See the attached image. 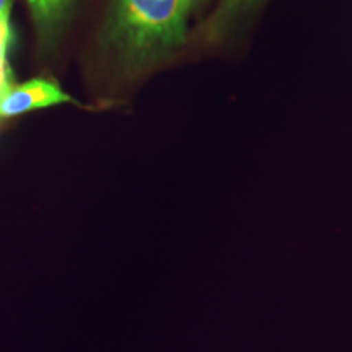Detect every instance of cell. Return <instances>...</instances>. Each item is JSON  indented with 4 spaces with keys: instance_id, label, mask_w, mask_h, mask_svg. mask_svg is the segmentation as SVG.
<instances>
[{
    "instance_id": "6da1fadb",
    "label": "cell",
    "mask_w": 352,
    "mask_h": 352,
    "mask_svg": "<svg viewBox=\"0 0 352 352\" xmlns=\"http://www.w3.org/2000/svg\"><path fill=\"white\" fill-rule=\"evenodd\" d=\"M192 0H109L104 38L131 67L157 63L186 38Z\"/></svg>"
},
{
    "instance_id": "7a4b0ae2",
    "label": "cell",
    "mask_w": 352,
    "mask_h": 352,
    "mask_svg": "<svg viewBox=\"0 0 352 352\" xmlns=\"http://www.w3.org/2000/svg\"><path fill=\"white\" fill-rule=\"evenodd\" d=\"M72 96L65 94L57 83L46 78H34L21 85H13L0 100V120L34 111L63 103H74Z\"/></svg>"
},
{
    "instance_id": "3957f363",
    "label": "cell",
    "mask_w": 352,
    "mask_h": 352,
    "mask_svg": "<svg viewBox=\"0 0 352 352\" xmlns=\"http://www.w3.org/2000/svg\"><path fill=\"white\" fill-rule=\"evenodd\" d=\"M74 0H26L38 32L44 38H52L63 28Z\"/></svg>"
},
{
    "instance_id": "277c9868",
    "label": "cell",
    "mask_w": 352,
    "mask_h": 352,
    "mask_svg": "<svg viewBox=\"0 0 352 352\" xmlns=\"http://www.w3.org/2000/svg\"><path fill=\"white\" fill-rule=\"evenodd\" d=\"M12 30L8 19H0V64L7 63V51L10 46Z\"/></svg>"
},
{
    "instance_id": "5b68a950",
    "label": "cell",
    "mask_w": 352,
    "mask_h": 352,
    "mask_svg": "<svg viewBox=\"0 0 352 352\" xmlns=\"http://www.w3.org/2000/svg\"><path fill=\"white\" fill-rule=\"evenodd\" d=\"M258 2L259 0H228L226 7L220 10V15L223 13V16H235L239 12H243Z\"/></svg>"
},
{
    "instance_id": "8992f818",
    "label": "cell",
    "mask_w": 352,
    "mask_h": 352,
    "mask_svg": "<svg viewBox=\"0 0 352 352\" xmlns=\"http://www.w3.org/2000/svg\"><path fill=\"white\" fill-rule=\"evenodd\" d=\"M13 87L12 82V70L8 67L7 63L0 64V100L3 98V95Z\"/></svg>"
},
{
    "instance_id": "52a82bcc",
    "label": "cell",
    "mask_w": 352,
    "mask_h": 352,
    "mask_svg": "<svg viewBox=\"0 0 352 352\" xmlns=\"http://www.w3.org/2000/svg\"><path fill=\"white\" fill-rule=\"evenodd\" d=\"M12 0H0V19H10Z\"/></svg>"
},
{
    "instance_id": "ba28073f",
    "label": "cell",
    "mask_w": 352,
    "mask_h": 352,
    "mask_svg": "<svg viewBox=\"0 0 352 352\" xmlns=\"http://www.w3.org/2000/svg\"><path fill=\"white\" fill-rule=\"evenodd\" d=\"M192 2H195V0H192Z\"/></svg>"
}]
</instances>
